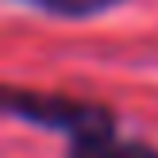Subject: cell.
I'll use <instances>...</instances> for the list:
<instances>
[{"label":"cell","mask_w":158,"mask_h":158,"mask_svg":"<svg viewBox=\"0 0 158 158\" xmlns=\"http://www.w3.org/2000/svg\"><path fill=\"white\" fill-rule=\"evenodd\" d=\"M4 112L12 120L58 131L66 139L116 127V116L108 104L77 100V97H66V93H39V89H23V85H4Z\"/></svg>","instance_id":"1"},{"label":"cell","mask_w":158,"mask_h":158,"mask_svg":"<svg viewBox=\"0 0 158 158\" xmlns=\"http://www.w3.org/2000/svg\"><path fill=\"white\" fill-rule=\"evenodd\" d=\"M66 158H158V147L143 139H123L116 127L66 139Z\"/></svg>","instance_id":"2"},{"label":"cell","mask_w":158,"mask_h":158,"mask_svg":"<svg viewBox=\"0 0 158 158\" xmlns=\"http://www.w3.org/2000/svg\"><path fill=\"white\" fill-rule=\"evenodd\" d=\"M15 4H27L35 12L54 15V19H97V15L112 12L127 0H15Z\"/></svg>","instance_id":"3"}]
</instances>
